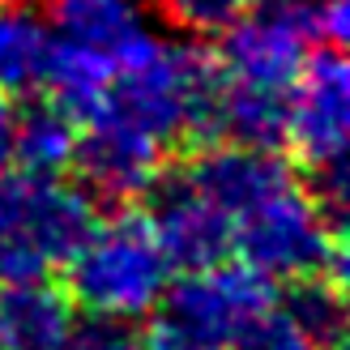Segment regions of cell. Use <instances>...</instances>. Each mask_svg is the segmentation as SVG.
Returning <instances> with one entry per match:
<instances>
[{"label": "cell", "mask_w": 350, "mask_h": 350, "mask_svg": "<svg viewBox=\"0 0 350 350\" xmlns=\"http://www.w3.org/2000/svg\"><path fill=\"white\" fill-rule=\"evenodd\" d=\"M146 218L154 226V239L171 269H205L231 252L235 226L184 171H163L150 184Z\"/></svg>", "instance_id": "obj_8"}, {"label": "cell", "mask_w": 350, "mask_h": 350, "mask_svg": "<svg viewBox=\"0 0 350 350\" xmlns=\"http://www.w3.org/2000/svg\"><path fill=\"white\" fill-rule=\"evenodd\" d=\"M321 350H342V346H321Z\"/></svg>", "instance_id": "obj_22"}, {"label": "cell", "mask_w": 350, "mask_h": 350, "mask_svg": "<svg viewBox=\"0 0 350 350\" xmlns=\"http://www.w3.org/2000/svg\"><path fill=\"white\" fill-rule=\"evenodd\" d=\"M68 350H150V342H146V334L133 329V321L90 317L85 325H73Z\"/></svg>", "instance_id": "obj_18"}, {"label": "cell", "mask_w": 350, "mask_h": 350, "mask_svg": "<svg viewBox=\"0 0 350 350\" xmlns=\"http://www.w3.org/2000/svg\"><path fill=\"white\" fill-rule=\"evenodd\" d=\"M13 124H17V111L9 94H0V171H9L13 163Z\"/></svg>", "instance_id": "obj_20"}, {"label": "cell", "mask_w": 350, "mask_h": 350, "mask_svg": "<svg viewBox=\"0 0 350 350\" xmlns=\"http://www.w3.org/2000/svg\"><path fill=\"white\" fill-rule=\"evenodd\" d=\"M214 133L235 146L278 150L286 142V90H265L248 81H222Z\"/></svg>", "instance_id": "obj_13"}, {"label": "cell", "mask_w": 350, "mask_h": 350, "mask_svg": "<svg viewBox=\"0 0 350 350\" xmlns=\"http://www.w3.org/2000/svg\"><path fill=\"white\" fill-rule=\"evenodd\" d=\"M222 81L226 73L209 47L163 43L150 34L129 60L111 68V81L90 116L137 129L154 137L159 146H175V142L209 146L218 142L214 116H218Z\"/></svg>", "instance_id": "obj_1"}, {"label": "cell", "mask_w": 350, "mask_h": 350, "mask_svg": "<svg viewBox=\"0 0 350 350\" xmlns=\"http://www.w3.org/2000/svg\"><path fill=\"white\" fill-rule=\"evenodd\" d=\"M282 317L308 338L312 350L342 346V334H346L342 282H338V278H329V273L291 278V291H286V299H282Z\"/></svg>", "instance_id": "obj_16"}, {"label": "cell", "mask_w": 350, "mask_h": 350, "mask_svg": "<svg viewBox=\"0 0 350 350\" xmlns=\"http://www.w3.org/2000/svg\"><path fill=\"white\" fill-rule=\"evenodd\" d=\"M235 350H312L308 338L295 329L286 317H282V308H269V312H260V317L243 329V338L235 342Z\"/></svg>", "instance_id": "obj_19"}, {"label": "cell", "mask_w": 350, "mask_h": 350, "mask_svg": "<svg viewBox=\"0 0 350 350\" xmlns=\"http://www.w3.org/2000/svg\"><path fill=\"white\" fill-rule=\"evenodd\" d=\"M273 308L269 278L252 265H205L184 269L180 282H167L154 299L150 350H235L260 312Z\"/></svg>", "instance_id": "obj_4"}, {"label": "cell", "mask_w": 350, "mask_h": 350, "mask_svg": "<svg viewBox=\"0 0 350 350\" xmlns=\"http://www.w3.org/2000/svg\"><path fill=\"white\" fill-rule=\"evenodd\" d=\"M346 226L334 222L321 209L317 197H308L299 180L286 184L282 192L252 205L243 218H235L231 248L243 252V265H252L265 278H308L329 273L342 282L346 269Z\"/></svg>", "instance_id": "obj_5"}, {"label": "cell", "mask_w": 350, "mask_h": 350, "mask_svg": "<svg viewBox=\"0 0 350 350\" xmlns=\"http://www.w3.org/2000/svg\"><path fill=\"white\" fill-rule=\"evenodd\" d=\"M68 265V299L90 317L137 321L171 282V265L142 209H120L111 222H94Z\"/></svg>", "instance_id": "obj_3"}, {"label": "cell", "mask_w": 350, "mask_h": 350, "mask_svg": "<svg viewBox=\"0 0 350 350\" xmlns=\"http://www.w3.org/2000/svg\"><path fill=\"white\" fill-rule=\"evenodd\" d=\"M317 39V0H248L222 30V73L231 81L286 90Z\"/></svg>", "instance_id": "obj_7"}, {"label": "cell", "mask_w": 350, "mask_h": 350, "mask_svg": "<svg viewBox=\"0 0 350 350\" xmlns=\"http://www.w3.org/2000/svg\"><path fill=\"white\" fill-rule=\"evenodd\" d=\"M163 154H167V146H159L154 137L124 129L116 120L90 116L85 120V133L77 137L73 167L81 171L85 188L98 192V197L137 201L163 175Z\"/></svg>", "instance_id": "obj_9"}, {"label": "cell", "mask_w": 350, "mask_h": 350, "mask_svg": "<svg viewBox=\"0 0 350 350\" xmlns=\"http://www.w3.org/2000/svg\"><path fill=\"white\" fill-rule=\"evenodd\" d=\"M0 5H26V0H0Z\"/></svg>", "instance_id": "obj_21"}, {"label": "cell", "mask_w": 350, "mask_h": 350, "mask_svg": "<svg viewBox=\"0 0 350 350\" xmlns=\"http://www.w3.org/2000/svg\"><path fill=\"white\" fill-rule=\"evenodd\" d=\"M47 26L60 43L90 51L111 68L150 39L142 0H47Z\"/></svg>", "instance_id": "obj_11"}, {"label": "cell", "mask_w": 350, "mask_h": 350, "mask_svg": "<svg viewBox=\"0 0 350 350\" xmlns=\"http://www.w3.org/2000/svg\"><path fill=\"white\" fill-rule=\"evenodd\" d=\"M90 192L60 175L0 171V282L47 278L94 231Z\"/></svg>", "instance_id": "obj_2"}, {"label": "cell", "mask_w": 350, "mask_h": 350, "mask_svg": "<svg viewBox=\"0 0 350 350\" xmlns=\"http://www.w3.org/2000/svg\"><path fill=\"white\" fill-rule=\"evenodd\" d=\"M47 17L30 5H0V94H34L43 90L47 60H51Z\"/></svg>", "instance_id": "obj_14"}, {"label": "cell", "mask_w": 350, "mask_h": 350, "mask_svg": "<svg viewBox=\"0 0 350 350\" xmlns=\"http://www.w3.org/2000/svg\"><path fill=\"white\" fill-rule=\"evenodd\" d=\"M77 137H81V120L68 107H60L56 98L30 103L13 124V159L22 163V171L60 175L73 167Z\"/></svg>", "instance_id": "obj_15"}, {"label": "cell", "mask_w": 350, "mask_h": 350, "mask_svg": "<svg viewBox=\"0 0 350 350\" xmlns=\"http://www.w3.org/2000/svg\"><path fill=\"white\" fill-rule=\"evenodd\" d=\"M346 142H350V68L338 47L304 56L286 85V142L321 192L346 188Z\"/></svg>", "instance_id": "obj_6"}, {"label": "cell", "mask_w": 350, "mask_h": 350, "mask_svg": "<svg viewBox=\"0 0 350 350\" xmlns=\"http://www.w3.org/2000/svg\"><path fill=\"white\" fill-rule=\"evenodd\" d=\"M171 26L192 30V34H222L226 26L243 13L248 0H150Z\"/></svg>", "instance_id": "obj_17"}, {"label": "cell", "mask_w": 350, "mask_h": 350, "mask_svg": "<svg viewBox=\"0 0 350 350\" xmlns=\"http://www.w3.org/2000/svg\"><path fill=\"white\" fill-rule=\"evenodd\" d=\"M73 299L47 278L0 282V350H68Z\"/></svg>", "instance_id": "obj_12"}, {"label": "cell", "mask_w": 350, "mask_h": 350, "mask_svg": "<svg viewBox=\"0 0 350 350\" xmlns=\"http://www.w3.org/2000/svg\"><path fill=\"white\" fill-rule=\"evenodd\" d=\"M184 175L231 218V226L252 205H260L265 197L295 184V171H291V163L278 159V150H252V146H235V142L231 146H218V142L197 146V159L184 167Z\"/></svg>", "instance_id": "obj_10"}]
</instances>
